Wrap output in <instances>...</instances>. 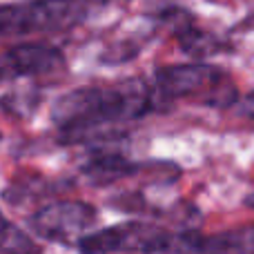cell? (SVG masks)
<instances>
[{
	"label": "cell",
	"mask_w": 254,
	"mask_h": 254,
	"mask_svg": "<svg viewBox=\"0 0 254 254\" xmlns=\"http://www.w3.org/2000/svg\"><path fill=\"white\" fill-rule=\"evenodd\" d=\"M161 107L152 85L127 78L112 87H78L63 94L52 110L63 143L105 140L112 125L138 121Z\"/></svg>",
	"instance_id": "obj_1"
},
{
	"label": "cell",
	"mask_w": 254,
	"mask_h": 254,
	"mask_svg": "<svg viewBox=\"0 0 254 254\" xmlns=\"http://www.w3.org/2000/svg\"><path fill=\"white\" fill-rule=\"evenodd\" d=\"M152 87L161 105L172 101H194L207 107H230L239 101L232 78L219 67L203 63L163 67L154 74Z\"/></svg>",
	"instance_id": "obj_2"
},
{
	"label": "cell",
	"mask_w": 254,
	"mask_h": 254,
	"mask_svg": "<svg viewBox=\"0 0 254 254\" xmlns=\"http://www.w3.org/2000/svg\"><path fill=\"white\" fill-rule=\"evenodd\" d=\"M94 0H25L0 4V36L63 31L89 16Z\"/></svg>",
	"instance_id": "obj_3"
},
{
	"label": "cell",
	"mask_w": 254,
	"mask_h": 254,
	"mask_svg": "<svg viewBox=\"0 0 254 254\" xmlns=\"http://www.w3.org/2000/svg\"><path fill=\"white\" fill-rule=\"evenodd\" d=\"M172 232L156 223L145 221H127L110 228L89 232L80 239L76 248L80 254H116V252H138V254H161L170 241Z\"/></svg>",
	"instance_id": "obj_4"
},
{
	"label": "cell",
	"mask_w": 254,
	"mask_h": 254,
	"mask_svg": "<svg viewBox=\"0 0 254 254\" xmlns=\"http://www.w3.org/2000/svg\"><path fill=\"white\" fill-rule=\"evenodd\" d=\"M98 212L85 201H56L29 216L31 234L61 246H78L87 230L96 223Z\"/></svg>",
	"instance_id": "obj_5"
},
{
	"label": "cell",
	"mask_w": 254,
	"mask_h": 254,
	"mask_svg": "<svg viewBox=\"0 0 254 254\" xmlns=\"http://www.w3.org/2000/svg\"><path fill=\"white\" fill-rule=\"evenodd\" d=\"M65 65V58L56 47L43 43H25L0 54V83L22 76H38L56 71Z\"/></svg>",
	"instance_id": "obj_6"
},
{
	"label": "cell",
	"mask_w": 254,
	"mask_h": 254,
	"mask_svg": "<svg viewBox=\"0 0 254 254\" xmlns=\"http://www.w3.org/2000/svg\"><path fill=\"white\" fill-rule=\"evenodd\" d=\"M192 254H254V225H241L210 237L194 232Z\"/></svg>",
	"instance_id": "obj_7"
},
{
	"label": "cell",
	"mask_w": 254,
	"mask_h": 254,
	"mask_svg": "<svg viewBox=\"0 0 254 254\" xmlns=\"http://www.w3.org/2000/svg\"><path fill=\"white\" fill-rule=\"evenodd\" d=\"M0 254H40V246L31 239V234L9 223L2 210H0Z\"/></svg>",
	"instance_id": "obj_8"
},
{
	"label": "cell",
	"mask_w": 254,
	"mask_h": 254,
	"mask_svg": "<svg viewBox=\"0 0 254 254\" xmlns=\"http://www.w3.org/2000/svg\"><path fill=\"white\" fill-rule=\"evenodd\" d=\"M179 43L181 47L188 54H194V56H205V54H216L221 49V43L207 31H201L196 27H188L179 34Z\"/></svg>",
	"instance_id": "obj_9"
},
{
	"label": "cell",
	"mask_w": 254,
	"mask_h": 254,
	"mask_svg": "<svg viewBox=\"0 0 254 254\" xmlns=\"http://www.w3.org/2000/svg\"><path fill=\"white\" fill-rule=\"evenodd\" d=\"M237 114L243 116V119L254 121V92L243 96L241 101H237Z\"/></svg>",
	"instance_id": "obj_10"
},
{
	"label": "cell",
	"mask_w": 254,
	"mask_h": 254,
	"mask_svg": "<svg viewBox=\"0 0 254 254\" xmlns=\"http://www.w3.org/2000/svg\"><path fill=\"white\" fill-rule=\"evenodd\" d=\"M246 205H248V207H252V210H254V192H252L250 196L246 198Z\"/></svg>",
	"instance_id": "obj_11"
}]
</instances>
